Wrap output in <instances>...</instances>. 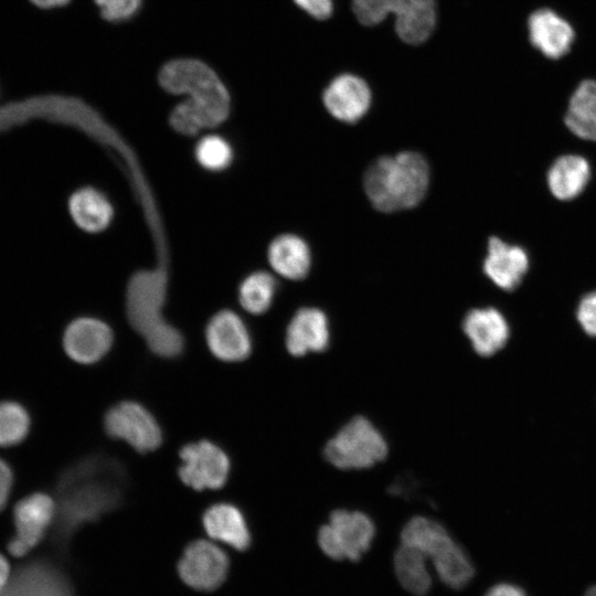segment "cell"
I'll return each instance as SVG.
<instances>
[{
  "instance_id": "obj_1",
  "label": "cell",
  "mask_w": 596,
  "mask_h": 596,
  "mask_svg": "<svg viewBox=\"0 0 596 596\" xmlns=\"http://www.w3.org/2000/svg\"><path fill=\"white\" fill-rule=\"evenodd\" d=\"M127 485L125 467L110 456L92 454L70 465L56 482L55 538L65 542L81 525L117 509Z\"/></svg>"
},
{
  "instance_id": "obj_2",
  "label": "cell",
  "mask_w": 596,
  "mask_h": 596,
  "mask_svg": "<svg viewBox=\"0 0 596 596\" xmlns=\"http://www.w3.org/2000/svg\"><path fill=\"white\" fill-rule=\"evenodd\" d=\"M159 83L171 94L188 95L171 113L170 124L179 132L195 135L203 128L215 127L230 113V95L216 73L205 63L178 58L163 65Z\"/></svg>"
},
{
  "instance_id": "obj_3",
  "label": "cell",
  "mask_w": 596,
  "mask_h": 596,
  "mask_svg": "<svg viewBox=\"0 0 596 596\" xmlns=\"http://www.w3.org/2000/svg\"><path fill=\"white\" fill-rule=\"evenodd\" d=\"M428 184V163L415 151L382 156L368 167L363 177L368 199L385 213L415 207L425 198Z\"/></svg>"
},
{
  "instance_id": "obj_4",
  "label": "cell",
  "mask_w": 596,
  "mask_h": 596,
  "mask_svg": "<svg viewBox=\"0 0 596 596\" xmlns=\"http://www.w3.org/2000/svg\"><path fill=\"white\" fill-rule=\"evenodd\" d=\"M389 451L381 432L365 417L348 422L324 446V458L339 469H364L382 461Z\"/></svg>"
},
{
  "instance_id": "obj_5",
  "label": "cell",
  "mask_w": 596,
  "mask_h": 596,
  "mask_svg": "<svg viewBox=\"0 0 596 596\" xmlns=\"http://www.w3.org/2000/svg\"><path fill=\"white\" fill-rule=\"evenodd\" d=\"M375 535L373 521L363 512L336 510L318 532L322 552L334 560L358 561Z\"/></svg>"
},
{
  "instance_id": "obj_6",
  "label": "cell",
  "mask_w": 596,
  "mask_h": 596,
  "mask_svg": "<svg viewBox=\"0 0 596 596\" xmlns=\"http://www.w3.org/2000/svg\"><path fill=\"white\" fill-rule=\"evenodd\" d=\"M56 503L47 493L38 491L23 497L13 508L15 533L7 543L13 557H23L36 547L55 521Z\"/></svg>"
},
{
  "instance_id": "obj_7",
  "label": "cell",
  "mask_w": 596,
  "mask_h": 596,
  "mask_svg": "<svg viewBox=\"0 0 596 596\" xmlns=\"http://www.w3.org/2000/svg\"><path fill=\"white\" fill-rule=\"evenodd\" d=\"M104 428L109 437L124 440L142 454L156 450L162 443L158 422L137 402L125 401L111 406L105 414Z\"/></svg>"
},
{
  "instance_id": "obj_8",
  "label": "cell",
  "mask_w": 596,
  "mask_h": 596,
  "mask_svg": "<svg viewBox=\"0 0 596 596\" xmlns=\"http://www.w3.org/2000/svg\"><path fill=\"white\" fill-rule=\"evenodd\" d=\"M177 571L188 587L198 592H213L226 581L230 558L215 543L195 540L183 550Z\"/></svg>"
},
{
  "instance_id": "obj_9",
  "label": "cell",
  "mask_w": 596,
  "mask_h": 596,
  "mask_svg": "<svg viewBox=\"0 0 596 596\" xmlns=\"http://www.w3.org/2000/svg\"><path fill=\"white\" fill-rule=\"evenodd\" d=\"M179 477L194 490L219 489L230 472L227 455L209 440L190 443L180 450Z\"/></svg>"
},
{
  "instance_id": "obj_10",
  "label": "cell",
  "mask_w": 596,
  "mask_h": 596,
  "mask_svg": "<svg viewBox=\"0 0 596 596\" xmlns=\"http://www.w3.org/2000/svg\"><path fill=\"white\" fill-rule=\"evenodd\" d=\"M482 269L498 288L513 291L521 285L530 269V257L522 246L491 236L488 238Z\"/></svg>"
},
{
  "instance_id": "obj_11",
  "label": "cell",
  "mask_w": 596,
  "mask_h": 596,
  "mask_svg": "<svg viewBox=\"0 0 596 596\" xmlns=\"http://www.w3.org/2000/svg\"><path fill=\"white\" fill-rule=\"evenodd\" d=\"M371 100L368 83L349 73L334 77L322 94V102L329 114L347 124L360 120L368 113Z\"/></svg>"
},
{
  "instance_id": "obj_12",
  "label": "cell",
  "mask_w": 596,
  "mask_h": 596,
  "mask_svg": "<svg viewBox=\"0 0 596 596\" xmlns=\"http://www.w3.org/2000/svg\"><path fill=\"white\" fill-rule=\"evenodd\" d=\"M206 343L217 359L225 362L245 360L252 350V340L242 319L231 310L214 315L206 326Z\"/></svg>"
},
{
  "instance_id": "obj_13",
  "label": "cell",
  "mask_w": 596,
  "mask_h": 596,
  "mask_svg": "<svg viewBox=\"0 0 596 596\" xmlns=\"http://www.w3.org/2000/svg\"><path fill=\"white\" fill-rule=\"evenodd\" d=\"M111 344L110 328L102 320L89 317L72 321L63 336L66 354L82 364L96 363L109 351Z\"/></svg>"
},
{
  "instance_id": "obj_14",
  "label": "cell",
  "mask_w": 596,
  "mask_h": 596,
  "mask_svg": "<svg viewBox=\"0 0 596 596\" xmlns=\"http://www.w3.org/2000/svg\"><path fill=\"white\" fill-rule=\"evenodd\" d=\"M462 330L475 352L491 356L502 350L510 338V326L503 313L493 307L469 310L462 321Z\"/></svg>"
},
{
  "instance_id": "obj_15",
  "label": "cell",
  "mask_w": 596,
  "mask_h": 596,
  "mask_svg": "<svg viewBox=\"0 0 596 596\" xmlns=\"http://www.w3.org/2000/svg\"><path fill=\"white\" fill-rule=\"evenodd\" d=\"M330 343L329 321L318 308H301L290 320L286 332V348L295 356L322 352Z\"/></svg>"
},
{
  "instance_id": "obj_16",
  "label": "cell",
  "mask_w": 596,
  "mask_h": 596,
  "mask_svg": "<svg viewBox=\"0 0 596 596\" xmlns=\"http://www.w3.org/2000/svg\"><path fill=\"white\" fill-rule=\"evenodd\" d=\"M590 178L592 167L587 158L578 153H563L552 161L545 182L554 199L570 202L585 191Z\"/></svg>"
},
{
  "instance_id": "obj_17",
  "label": "cell",
  "mask_w": 596,
  "mask_h": 596,
  "mask_svg": "<svg viewBox=\"0 0 596 596\" xmlns=\"http://www.w3.org/2000/svg\"><path fill=\"white\" fill-rule=\"evenodd\" d=\"M202 523L205 533L214 541L241 552L251 545L252 536L245 517L234 504H212L203 513Z\"/></svg>"
},
{
  "instance_id": "obj_18",
  "label": "cell",
  "mask_w": 596,
  "mask_h": 596,
  "mask_svg": "<svg viewBox=\"0 0 596 596\" xmlns=\"http://www.w3.org/2000/svg\"><path fill=\"white\" fill-rule=\"evenodd\" d=\"M529 36L533 46L550 58L566 54L574 40L570 23L550 9L533 12L528 21Z\"/></svg>"
},
{
  "instance_id": "obj_19",
  "label": "cell",
  "mask_w": 596,
  "mask_h": 596,
  "mask_svg": "<svg viewBox=\"0 0 596 596\" xmlns=\"http://www.w3.org/2000/svg\"><path fill=\"white\" fill-rule=\"evenodd\" d=\"M395 32L407 44H422L434 32L437 21L435 0H393Z\"/></svg>"
},
{
  "instance_id": "obj_20",
  "label": "cell",
  "mask_w": 596,
  "mask_h": 596,
  "mask_svg": "<svg viewBox=\"0 0 596 596\" xmlns=\"http://www.w3.org/2000/svg\"><path fill=\"white\" fill-rule=\"evenodd\" d=\"M268 260L280 276L299 280L305 278L311 266V253L308 244L299 236L284 234L276 237L268 248Z\"/></svg>"
},
{
  "instance_id": "obj_21",
  "label": "cell",
  "mask_w": 596,
  "mask_h": 596,
  "mask_svg": "<svg viewBox=\"0 0 596 596\" xmlns=\"http://www.w3.org/2000/svg\"><path fill=\"white\" fill-rule=\"evenodd\" d=\"M564 125L576 138L596 142V79H585L576 87L568 102Z\"/></svg>"
},
{
  "instance_id": "obj_22",
  "label": "cell",
  "mask_w": 596,
  "mask_h": 596,
  "mask_svg": "<svg viewBox=\"0 0 596 596\" xmlns=\"http://www.w3.org/2000/svg\"><path fill=\"white\" fill-rule=\"evenodd\" d=\"M73 221L87 232H99L108 226L113 207L104 194L92 188L76 191L70 199Z\"/></svg>"
},
{
  "instance_id": "obj_23",
  "label": "cell",
  "mask_w": 596,
  "mask_h": 596,
  "mask_svg": "<svg viewBox=\"0 0 596 596\" xmlns=\"http://www.w3.org/2000/svg\"><path fill=\"white\" fill-rule=\"evenodd\" d=\"M403 545L433 557L454 540L447 530L437 521L426 517H415L403 528L401 533Z\"/></svg>"
},
{
  "instance_id": "obj_24",
  "label": "cell",
  "mask_w": 596,
  "mask_h": 596,
  "mask_svg": "<svg viewBox=\"0 0 596 596\" xmlns=\"http://www.w3.org/2000/svg\"><path fill=\"white\" fill-rule=\"evenodd\" d=\"M426 555L403 545L394 556V570L402 586L415 595L426 594L432 585V578L426 567Z\"/></svg>"
},
{
  "instance_id": "obj_25",
  "label": "cell",
  "mask_w": 596,
  "mask_h": 596,
  "mask_svg": "<svg viewBox=\"0 0 596 596\" xmlns=\"http://www.w3.org/2000/svg\"><path fill=\"white\" fill-rule=\"evenodd\" d=\"M435 570L443 583L461 588L473 576V566L465 551L453 541L433 557Z\"/></svg>"
},
{
  "instance_id": "obj_26",
  "label": "cell",
  "mask_w": 596,
  "mask_h": 596,
  "mask_svg": "<svg viewBox=\"0 0 596 596\" xmlns=\"http://www.w3.org/2000/svg\"><path fill=\"white\" fill-rule=\"evenodd\" d=\"M32 419L29 409L14 400L0 401V447L21 444L30 434Z\"/></svg>"
},
{
  "instance_id": "obj_27",
  "label": "cell",
  "mask_w": 596,
  "mask_h": 596,
  "mask_svg": "<svg viewBox=\"0 0 596 596\" xmlns=\"http://www.w3.org/2000/svg\"><path fill=\"white\" fill-rule=\"evenodd\" d=\"M276 289L277 283L269 273H254L245 278L240 286V302L251 313H263L269 309Z\"/></svg>"
},
{
  "instance_id": "obj_28",
  "label": "cell",
  "mask_w": 596,
  "mask_h": 596,
  "mask_svg": "<svg viewBox=\"0 0 596 596\" xmlns=\"http://www.w3.org/2000/svg\"><path fill=\"white\" fill-rule=\"evenodd\" d=\"M232 149L220 136L210 135L202 138L195 148L199 163L209 170H222L232 161Z\"/></svg>"
},
{
  "instance_id": "obj_29",
  "label": "cell",
  "mask_w": 596,
  "mask_h": 596,
  "mask_svg": "<svg viewBox=\"0 0 596 596\" xmlns=\"http://www.w3.org/2000/svg\"><path fill=\"white\" fill-rule=\"evenodd\" d=\"M146 340L153 354L166 359L179 356L184 345L181 334L168 324L147 337Z\"/></svg>"
},
{
  "instance_id": "obj_30",
  "label": "cell",
  "mask_w": 596,
  "mask_h": 596,
  "mask_svg": "<svg viewBox=\"0 0 596 596\" xmlns=\"http://www.w3.org/2000/svg\"><path fill=\"white\" fill-rule=\"evenodd\" d=\"M352 11L360 23L374 26L393 11V0H352Z\"/></svg>"
},
{
  "instance_id": "obj_31",
  "label": "cell",
  "mask_w": 596,
  "mask_h": 596,
  "mask_svg": "<svg viewBox=\"0 0 596 596\" xmlns=\"http://www.w3.org/2000/svg\"><path fill=\"white\" fill-rule=\"evenodd\" d=\"M103 18L120 22L132 18L140 8L141 0H94Z\"/></svg>"
},
{
  "instance_id": "obj_32",
  "label": "cell",
  "mask_w": 596,
  "mask_h": 596,
  "mask_svg": "<svg viewBox=\"0 0 596 596\" xmlns=\"http://www.w3.org/2000/svg\"><path fill=\"white\" fill-rule=\"evenodd\" d=\"M575 318L585 334L596 338V289L579 299Z\"/></svg>"
},
{
  "instance_id": "obj_33",
  "label": "cell",
  "mask_w": 596,
  "mask_h": 596,
  "mask_svg": "<svg viewBox=\"0 0 596 596\" xmlns=\"http://www.w3.org/2000/svg\"><path fill=\"white\" fill-rule=\"evenodd\" d=\"M294 2L310 17L318 20L330 18L333 11V0H294Z\"/></svg>"
},
{
  "instance_id": "obj_34",
  "label": "cell",
  "mask_w": 596,
  "mask_h": 596,
  "mask_svg": "<svg viewBox=\"0 0 596 596\" xmlns=\"http://www.w3.org/2000/svg\"><path fill=\"white\" fill-rule=\"evenodd\" d=\"M14 473L12 467L0 458V512L6 508L12 492Z\"/></svg>"
},
{
  "instance_id": "obj_35",
  "label": "cell",
  "mask_w": 596,
  "mask_h": 596,
  "mask_svg": "<svg viewBox=\"0 0 596 596\" xmlns=\"http://www.w3.org/2000/svg\"><path fill=\"white\" fill-rule=\"evenodd\" d=\"M486 596H525V594L520 587L503 583L493 586Z\"/></svg>"
},
{
  "instance_id": "obj_36",
  "label": "cell",
  "mask_w": 596,
  "mask_h": 596,
  "mask_svg": "<svg viewBox=\"0 0 596 596\" xmlns=\"http://www.w3.org/2000/svg\"><path fill=\"white\" fill-rule=\"evenodd\" d=\"M11 576V565L8 558L0 553V593L3 592Z\"/></svg>"
},
{
  "instance_id": "obj_37",
  "label": "cell",
  "mask_w": 596,
  "mask_h": 596,
  "mask_svg": "<svg viewBox=\"0 0 596 596\" xmlns=\"http://www.w3.org/2000/svg\"><path fill=\"white\" fill-rule=\"evenodd\" d=\"M39 8L50 9L66 4L70 0H30Z\"/></svg>"
},
{
  "instance_id": "obj_38",
  "label": "cell",
  "mask_w": 596,
  "mask_h": 596,
  "mask_svg": "<svg viewBox=\"0 0 596 596\" xmlns=\"http://www.w3.org/2000/svg\"><path fill=\"white\" fill-rule=\"evenodd\" d=\"M585 596H596V585L588 588L587 592L585 593Z\"/></svg>"
}]
</instances>
